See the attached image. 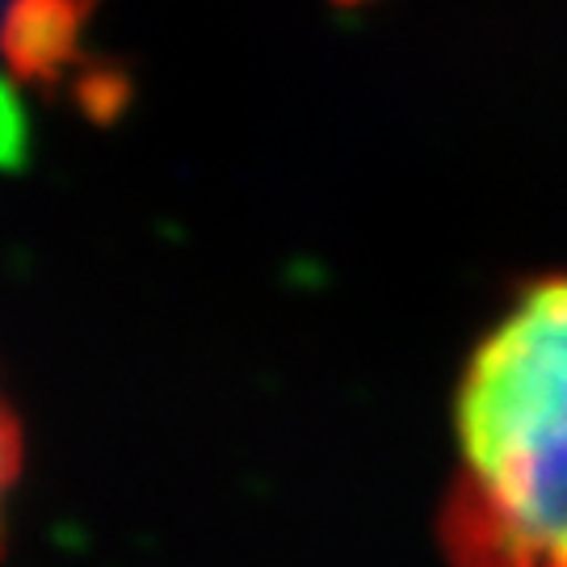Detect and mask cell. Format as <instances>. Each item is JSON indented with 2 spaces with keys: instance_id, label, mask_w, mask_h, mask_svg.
Instances as JSON below:
<instances>
[{
  "instance_id": "cell-1",
  "label": "cell",
  "mask_w": 567,
  "mask_h": 567,
  "mask_svg": "<svg viewBox=\"0 0 567 567\" xmlns=\"http://www.w3.org/2000/svg\"><path fill=\"white\" fill-rule=\"evenodd\" d=\"M454 567H567V278L517 295L454 400Z\"/></svg>"
},
{
  "instance_id": "cell-2",
  "label": "cell",
  "mask_w": 567,
  "mask_h": 567,
  "mask_svg": "<svg viewBox=\"0 0 567 567\" xmlns=\"http://www.w3.org/2000/svg\"><path fill=\"white\" fill-rule=\"evenodd\" d=\"M21 471V433L18 416L9 400L0 395V550H4V522H9V501H13V487H18Z\"/></svg>"
}]
</instances>
